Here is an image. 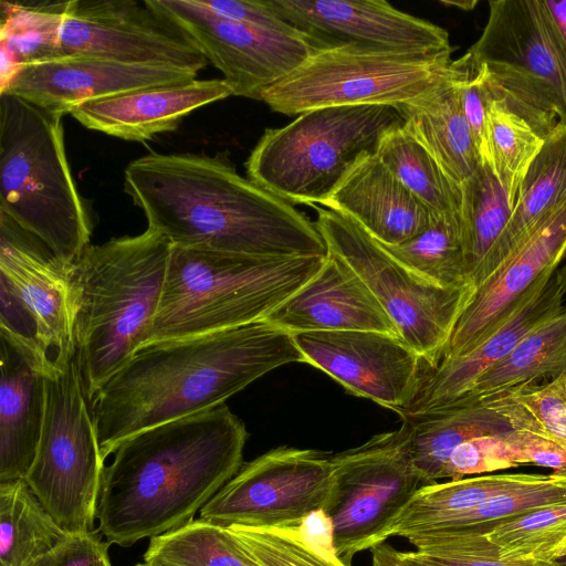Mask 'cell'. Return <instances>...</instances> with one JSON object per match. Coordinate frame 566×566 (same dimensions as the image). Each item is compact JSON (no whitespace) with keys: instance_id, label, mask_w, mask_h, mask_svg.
Wrapping results in <instances>:
<instances>
[{"instance_id":"obj_31","label":"cell","mask_w":566,"mask_h":566,"mask_svg":"<svg viewBox=\"0 0 566 566\" xmlns=\"http://www.w3.org/2000/svg\"><path fill=\"white\" fill-rule=\"evenodd\" d=\"M544 474H486L421 486L385 532L382 541L391 536L407 537L430 531L444 520L468 511L486 499L536 482Z\"/></svg>"},{"instance_id":"obj_49","label":"cell","mask_w":566,"mask_h":566,"mask_svg":"<svg viewBox=\"0 0 566 566\" xmlns=\"http://www.w3.org/2000/svg\"><path fill=\"white\" fill-rule=\"evenodd\" d=\"M441 4L443 6H450L455 7L458 9L470 11L473 10L474 7L478 4L476 0H458V1H450V0H441Z\"/></svg>"},{"instance_id":"obj_10","label":"cell","mask_w":566,"mask_h":566,"mask_svg":"<svg viewBox=\"0 0 566 566\" xmlns=\"http://www.w3.org/2000/svg\"><path fill=\"white\" fill-rule=\"evenodd\" d=\"M328 253L343 260L365 283L397 332L433 369L475 287L449 289L416 274L349 217L311 205Z\"/></svg>"},{"instance_id":"obj_2","label":"cell","mask_w":566,"mask_h":566,"mask_svg":"<svg viewBox=\"0 0 566 566\" xmlns=\"http://www.w3.org/2000/svg\"><path fill=\"white\" fill-rule=\"evenodd\" d=\"M291 363H303L294 336L265 319L142 347L91 401L103 459L126 438L223 405Z\"/></svg>"},{"instance_id":"obj_47","label":"cell","mask_w":566,"mask_h":566,"mask_svg":"<svg viewBox=\"0 0 566 566\" xmlns=\"http://www.w3.org/2000/svg\"><path fill=\"white\" fill-rule=\"evenodd\" d=\"M370 566H405L401 559V552L390 544L381 543L370 548Z\"/></svg>"},{"instance_id":"obj_42","label":"cell","mask_w":566,"mask_h":566,"mask_svg":"<svg viewBox=\"0 0 566 566\" xmlns=\"http://www.w3.org/2000/svg\"><path fill=\"white\" fill-rule=\"evenodd\" d=\"M263 566H346L335 549L316 545L298 528L227 527Z\"/></svg>"},{"instance_id":"obj_23","label":"cell","mask_w":566,"mask_h":566,"mask_svg":"<svg viewBox=\"0 0 566 566\" xmlns=\"http://www.w3.org/2000/svg\"><path fill=\"white\" fill-rule=\"evenodd\" d=\"M232 95L223 78H196L88 101L70 115L88 129L129 142H145L176 130L191 112Z\"/></svg>"},{"instance_id":"obj_4","label":"cell","mask_w":566,"mask_h":566,"mask_svg":"<svg viewBox=\"0 0 566 566\" xmlns=\"http://www.w3.org/2000/svg\"><path fill=\"white\" fill-rule=\"evenodd\" d=\"M170 251L169 240L147 228L90 244L72 264L75 361L90 402L146 344Z\"/></svg>"},{"instance_id":"obj_30","label":"cell","mask_w":566,"mask_h":566,"mask_svg":"<svg viewBox=\"0 0 566 566\" xmlns=\"http://www.w3.org/2000/svg\"><path fill=\"white\" fill-rule=\"evenodd\" d=\"M562 375H566V305L526 335L502 360L484 370L459 399H482L523 386L546 384Z\"/></svg>"},{"instance_id":"obj_17","label":"cell","mask_w":566,"mask_h":566,"mask_svg":"<svg viewBox=\"0 0 566 566\" xmlns=\"http://www.w3.org/2000/svg\"><path fill=\"white\" fill-rule=\"evenodd\" d=\"M566 259V198L475 291L460 314L442 359L463 356L506 324ZM440 360V361H441Z\"/></svg>"},{"instance_id":"obj_16","label":"cell","mask_w":566,"mask_h":566,"mask_svg":"<svg viewBox=\"0 0 566 566\" xmlns=\"http://www.w3.org/2000/svg\"><path fill=\"white\" fill-rule=\"evenodd\" d=\"M303 363L324 371L352 394L401 415L430 367L397 335L374 331L295 334Z\"/></svg>"},{"instance_id":"obj_13","label":"cell","mask_w":566,"mask_h":566,"mask_svg":"<svg viewBox=\"0 0 566 566\" xmlns=\"http://www.w3.org/2000/svg\"><path fill=\"white\" fill-rule=\"evenodd\" d=\"M332 486L331 454L283 446L243 464L200 510V518L223 527H295L324 511Z\"/></svg>"},{"instance_id":"obj_7","label":"cell","mask_w":566,"mask_h":566,"mask_svg":"<svg viewBox=\"0 0 566 566\" xmlns=\"http://www.w3.org/2000/svg\"><path fill=\"white\" fill-rule=\"evenodd\" d=\"M403 126L392 105L328 106L268 128L245 161L248 178L292 203L321 206L381 140Z\"/></svg>"},{"instance_id":"obj_40","label":"cell","mask_w":566,"mask_h":566,"mask_svg":"<svg viewBox=\"0 0 566 566\" xmlns=\"http://www.w3.org/2000/svg\"><path fill=\"white\" fill-rule=\"evenodd\" d=\"M566 502V478L554 473L514 490L491 496L427 532L475 531L488 533L496 524L531 511Z\"/></svg>"},{"instance_id":"obj_33","label":"cell","mask_w":566,"mask_h":566,"mask_svg":"<svg viewBox=\"0 0 566 566\" xmlns=\"http://www.w3.org/2000/svg\"><path fill=\"white\" fill-rule=\"evenodd\" d=\"M66 535L25 479L0 482V566H28Z\"/></svg>"},{"instance_id":"obj_27","label":"cell","mask_w":566,"mask_h":566,"mask_svg":"<svg viewBox=\"0 0 566 566\" xmlns=\"http://www.w3.org/2000/svg\"><path fill=\"white\" fill-rule=\"evenodd\" d=\"M401 419L400 429L424 485L443 479L448 460L461 443L513 430L510 421L483 399H459L441 408L403 415Z\"/></svg>"},{"instance_id":"obj_46","label":"cell","mask_w":566,"mask_h":566,"mask_svg":"<svg viewBox=\"0 0 566 566\" xmlns=\"http://www.w3.org/2000/svg\"><path fill=\"white\" fill-rule=\"evenodd\" d=\"M197 2L209 12L231 21L282 32L296 30L273 10L269 0H197Z\"/></svg>"},{"instance_id":"obj_20","label":"cell","mask_w":566,"mask_h":566,"mask_svg":"<svg viewBox=\"0 0 566 566\" xmlns=\"http://www.w3.org/2000/svg\"><path fill=\"white\" fill-rule=\"evenodd\" d=\"M196 78L197 73L172 66L134 65L93 55L64 54L21 65L0 94L18 96L64 116L88 101Z\"/></svg>"},{"instance_id":"obj_18","label":"cell","mask_w":566,"mask_h":566,"mask_svg":"<svg viewBox=\"0 0 566 566\" xmlns=\"http://www.w3.org/2000/svg\"><path fill=\"white\" fill-rule=\"evenodd\" d=\"M71 266L0 212V286L31 319L50 365L75 357Z\"/></svg>"},{"instance_id":"obj_29","label":"cell","mask_w":566,"mask_h":566,"mask_svg":"<svg viewBox=\"0 0 566 566\" xmlns=\"http://www.w3.org/2000/svg\"><path fill=\"white\" fill-rule=\"evenodd\" d=\"M557 123L510 95L486 74L488 165L505 190L512 209L528 166Z\"/></svg>"},{"instance_id":"obj_24","label":"cell","mask_w":566,"mask_h":566,"mask_svg":"<svg viewBox=\"0 0 566 566\" xmlns=\"http://www.w3.org/2000/svg\"><path fill=\"white\" fill-rule=\"evenodd\" d=\"M566 291L555 274L512 318L470 353L441 360L422 379L420 389L403 415L444 407L461 398L488 368L507 356L531 332L564 307Z\"/></svg>"},{"instance_id":"obj_53","label":"cell","mask_w":566,"mask_h":566,"mask_svg":"<svg viewBox=\"0 0 566 566\" xmlns=\"http://www.w3.org/2000/svg\"><path fill=\"white\" fill-rule=\"evenodd\" d=\"M135 566H148V565H147V564H145V563H138V564H136Z\"/></svg>"},{"instance_id":"obj_6","label":"cell","mask_w":566,"mask_h":566,"mask_svg":"<svg viewBox=\"0 0 566 566\" xmlns=\"http://www.w3.org/2000/svg\"><path fill=\"white\" fill-rule=\"evenodd\" d=\"M0 212L67 266L91 244L93 220L67 161L63 116L0 94Z\"/></svg>"},{"instance_id":"obj_51","label":"cell","mask_w":566,"mask_h":566,"mask_svg":"<svg viewBox=\"0 0 566 566\" xmlns=\"http://www.w3.org/2000/svg\"><path fill=\"white\" fill-rule=\"evenodd\" d=\"M555 276L559 285L566 291V261L556 270Z\"/></svg>"},{"instance_id":"obj_43","label":"cell","mask_w":566,"mask_h":566,"mask_svg":"<svg viewBox=\"0 0 566 566\" xmlns=\"http://www.w3.org/2000/svg\"><path fill=\"white\" fill-rule=\"evenodd\" d=\"M525 464L516 431L473 438L451 453L443 479L459 480Z\"/></svg>"},{"instance_id":"obj_19","label":"cell","mask_w":566,"mask_h":566,"mask_svg":"<svg viewBox=\"0 0 566 566\" xmlns=\"http://www.w3.org/2000/svg\"><path fill=\"white\" fill-rule=\"evenodd\" d=\"M269 3L316 50L347 45L399 52L452 50L446 29L384 0H269Z\"/></svg>"},{"instance_id":"obj_37","label":"cell","mask_w":566,"mask_h":566,"mask_svg":"<svg viewBox=\"0 0 566 566\" xmlns=\"http://www.w3.org/2000/svg\"><path fill=\"white\" fill-rule=\"evenodd\" d=\"M460 222L468 275L473 274L506 227L512 206L490 166L481 164L461 186ZM473 285V284H472Z\"/></svg>"},{"instance_id":"obj_22","label":"cell","mask_w":566,"mask_h":566,"mask_svg":"<svg viewBox=\"0 0 566 566\" xmlns=\"http://www.w3.org/2000/svg\"><path fill=\"white\" fill-rule=\"evenodd\" d=\"M264 319L292 335L374 331L399 336L395 324L365 283L332 253L306 284Z\"/></svg>"},{"instance_id":"obj_15","label":"cell","mask_w":566,"mask_h":566,"mask_svg":"<svg viewBox=\"0 0 566 566\" xmlns=\"http://www.w3.org/2000/svg\"><path fill=\"white\" fill-rule=\"evenodd\" d=\"M62 54L134 65H163L198 74L208 61L147 0H72L62 23Z\"/></svg>"},{"instance_id":"obj_5","label":"cell","mask_w":566,"mask_h":566,"mask_svg":"<svg viewBox=\"0 0 566 566\" xmlns=\"http://www.w3.org/2000/svg\"><path fill=\"white\" fill-rule=\"evenodd\" d=\"M326 258L258 256L171 245L160 302L144 346L264 319L306 284Z\"/></svg>"},{"instance_id":"obj_44","label":"cell","mask_w":566,"mask_h":566,"mask_svg":"<svg viewBox=\"0 0 566 566\" xmlns=\"http://www.w3.org/2000/svg\"><path fill=\"white\" fill-rule=\"evenodd\" d=\"M462 113L471 129L481 163L488 165L485 128L486 72L468 50L450 64ZM489 166V165H488Z\"/></svg>"},{"instance_id":"obj_35","label":"cell","mask_w":566,"mask_h":566,"mask_svg":"<svg viewBox=\"0 0 566 566\" xmlns=\"http://www.w3.org/2000/svg\"><path fill=\"white\" fill-rule=\"evenodd\" d=\"M377 157L431 212L460 213L461 186L403 126L384 137Z\"/></svg>"},{"instance_id":"obj_45","label":"cell","mask_w":566,"mask_h":566,"mask_svg":"<svg viewBox=\"0 0 566 566\" xmlns=\"http://www.w3.org/2000/svg\"><path fill=\"white\" fill-rule=\"evenodd\" d=\"M98 530L67 534L54 548L28 566H112L108 546Z\"/></svg>"},{"instance_id":"obj_48","label":"cell","mask_w":566,"mask_h":566,"mask_svg":"<svg viewBox=\"0 0 566 566\" xmlns=\"http://www.w3.org/2000/svg\"><path fill=\"white\" fill-rule=\"evenodd\" d=\"M544 2L566 44V0H544Z\"/></svg>"},{"instance_id":"obj_11","label":"cell","mask_w":566,"mask_h":566,"mask_svg":"<svg viewBox=\"0 0 566 566\" xmlns=\"http://www.w3.org/2000/svg\"><path fill=\"white\" fill-rule=\"evenodd\" d=\"M333 486L324 509L337 557L354 556L384 543L385 532L423 486L399 428L332 455Z\"/></svg>"},{"instance_id":"obj_14","label":"cell","mask_w":566,"mask_h":566,"mask_svg":"<svg viewBox=\"0 0 566 566\" xmlns=\"http://www.w3.org/2000/svg\"><path fill=\"white\" fill-rule=\"evenodd\" d=\"M217 67L234 96L262 92L304 63L316 48L300 31L282 32L231 21L197 0H147Z\"/></svg>"},{"instance_id":"obj_39","label":"cell","mask_w":566,"mask_h":566,"mask_svg":"<svg viewBox=\"0 0 566 566\" xmlns=\"http://www.w3.org/2000/svg\"><path fill=\"white\" fill-rule=\"evenodd\" d=\"M482 399L496 408L513 429L538 434L566 449V375Z\"/></svg>"},{"instance_id":"obj_8","label":"cell","mask_w":566,"mask_h":566,"mask_svg":"<svg viewBox=\"0 0 566 566\" xmlns=\"http://www.w3.org/2000/svg\"><path fill=\"white\" fill-rule=\"evenodd\" d=\"M46 408L25 481L66 534L95 530L105 460L75 357L49 365Z\"/></svg>"},{"instance_id":"obj_32","label":"cell","mask_w":566,"mask_h":566,"mask_svg":"<svg viewBox=\"0 0 566 566\" xmlns=\"http://www.w3.org/2000/svg\"><path fill=\"white\" fill-rule=\"evenodd\" d=\"M67 4L69 1H1L0 90L8 85L21 65L63 55L60 34Z\"/></svg>"},{"instance_id":"obj_26","label":"cell","mask_w":566,"mask_h":566,"mask_svg":"<svg viewBox=\"0 0 566 566\" xmlns=\"http://www.w3.org/2000/svg\"><path fill=\"white\" fill-rule=\"evenodd\" d=\"M566 198V124L557 123L528 166L511 218L473 274L474 287L494 273Z\"/></svg>"},{"instance_id":"obj_36","label":"cell","mask_w":566,"mask_h":566,"mask_svg":"<svg viewBox=\"0 0 566 566\" xmlns=\"http://www.w3.org/2000/svg\"><path fill=\"white\" fill-rule=\"evenodd\" d=\"M381 245L409 270L437 285L449 289L472 285L459 213L433 212L429 226L416 237L397 245Z\"/></svg>"},{"instance_id":"obj_41","label":"cell","mask_w":566,"mask_h":566,"mask_svg":"<svg viewBox=\"0 0 566 566\" xmlns=\"http://www.w3.org/2000/svg\"><path fill=\"white\" fill-rule=\"evenodd\" d=\"M406 539L415 546L417 557L433 566H564L560 562L501 557L485 533L475 531L423 532Z\"/></svg>"},{"instance_id":"obj_1","label":"cell","mask_w":566,"mask_h":566,"mask_svg":"<svg viewBox=\"0 0 566 566\" xmlns=\"http://www.w3.org/2000/svg\"><path fill=\"white\" fill-rule=\"evenodd\" d=\"M124 190L147 228L171 245L258 256H327L294 206L242 177L224 154H148L124 171Z\"/></svg>"},{"instance_id":"obj_9","label":"cell","mask_w":566,"mask_h":566,"mask_svg":"<svg viewBox=\"0 0 566 566\" xmlns=\"http://www.w3.org/2000/svg\"><path fill=\"white\" fill-rule=\"evenodd\" d=\"M451 53L319 49L265 88L260 101L290 116L328 106H396L434 86L447 74Z\"/></svg>"},{"instance_id":"obj_3","label":"cell","mask_w":566,"mask_h":566,"mask_svg":"<svg viewBox=\"0 0 566 566\" xmlns=\"http://www.w3.org/2000/svg\"><path fill=\"white\" fill-rule=\"evenodd\" d=\"M247 439L226 403L126 438L104 467L97 530L129 547L190 522L239 472Z\"/></svg>"},{"instance_id":"obj_12","label":"cell","mask_w":566,"mask_h":566,"mask_svg":"<svg viewBox=\"0 0 566 566\" xmlns=\"http://www.w3.org/2000/svg\"><path fill=\"white\" fill-rule=\"evenodd\" d=\"M489 78L527 106L566 124V44L544 0H491L469 49Z\"/></svg>"},{"instance_id":"obj_50","label":"cell","mask_w":566,"mask_h":566,"mask_svg":"<svg viewBox=\"0 0 566 566\" xmlns=\"http://www.w3.org/2000/svg\"><path fill=\"white\" fill-rule=\"evenodd\" d=\"M401 559L405 566H433L417 557L413 552H401Z\"/></svg>"},{"instance_id":"obj_28","label":"cell","mask_w":566,"mask_h":566,"mask_svg":"<svg viewBox=\"0 0 566 566\" xmlns=\"http://www.w3.org/2000/svg\"><path fill=\"white\" fill-rule=\"evenodd\" d=\"M396 107L403 118V128L458 185L462 186L482 164L450 66L429 91Z\"/></svg>"},{"instance_id":"obj_25","label":"cell","mask_w":566,"mask_h":566,"mask_svg":"<svg viewBox=\"0 0 566 566\" xmlns=\"http://www.w3.org/2000/svg\"><path fill=\"white\" fill-rule=\"evenodd\" d=\"M322 207L357 222L384 245H397L422 232L432 213L377 157L357 165Z\"/></svg>"},{"instance_id":"obj_38","label":"cell","mask_w":566,"mask_h":566,"mask_svg":"<svg viewBox=\"0 0 566 566\" xmlns=\"http://www.w3.org/2000/svg\"><path fill=\"white\" fill-rule=\"evenodd\" d=\"M485 535L501 557L559 562L566 557V502L503 521Z\"/></svg>"},{"instance_id":"obj_34","label":"cell","mask_w":566,"mask_h":566,"mask_svg":"<svg viewBox=\"0 0 566 566\" xmlns=\"http://www.w3.org/2000/svg\"><path fill=\"white\" fill-rule=\"evenodd\" d=\"M148 566H263L227 528L202 518L150 538Z\"/></svg>"},{"instance_id":"obj_52","label":"cell","mask_w":566,"mask_h":566,"mask_svg":"<svg viewBox=\"0 0 566 566\" xmlns=\"http://www.w3.org/2000/svg\"><path fill=\"white\" fill-rule=\"evenodd\" d=\"M555 474V473H554ZM556 475H560V476H565L566 478V471L565 472H562V473H558Z\"/></svg>"},{"instance_id":"obj_21","label":"cell","mask_w":566,"mask_h":566,"mask_svg":"<svg viewBox=\"0 0 566 566\" xmlns=\"http://www.w3.org/2000/svg\"><path fill=\"white\" fill-rule=\"evenodd\" d=\"M0 482L25 479L46 408L50 365L36 343L0 328Z\"/></svg>"}]
</instances>
